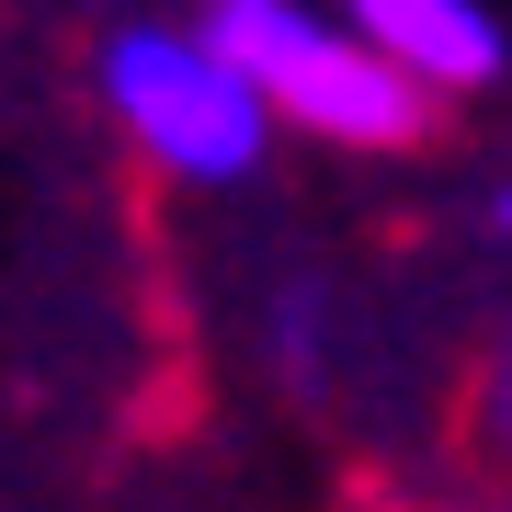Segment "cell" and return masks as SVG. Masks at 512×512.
<instances>
[{"label": "cell", "instance_id": "1", "mask_svg": "<svg viewBox=\"0 0 512 512\" xmlns=\"http://www.w3.org/2000/svg\"><path fill=\"white\" fill-rule=\"evenodd\" d=\"M194 35L228 57L262 92L274 137H319V148H365V160H399L444 126V103H421L376 46L342 35L330 0H194Z\"/></svg>", "mask_w": 512, "mask_h": 512}, {"label": "cell", "instance_id": "2", "mask_svg": "<svg viewBox=\"0 0 512 512\" xmlns=\"http://www.w3.org/2000/svg\"><path fill=\"white\" fill-rule=\"evenodd\" d=\"M92 92L114 114V137H126L160 183H183V194H239L274 160L262 92L194 35V23H114L92 46Z\"/></svg>", "mask_w": 512, "mask_h": 512}, {"label": "cell", "instance_id": "3", "mask_svg": "<svg viewBox=\"0 0 512 512\" xmlns=\"http://www.w3.org/2000/svg\"><path fill=\"white\" fill-rule=\"evenodd\" d=\"M353 46H376L421 103H478L512 80V23L501 0H330Z\"/></svg>", "mask_w": 512, "mask_h": 512}, {"label": "cell", "instance_id": "4", "mask_svg": "<svg viewBox=\"0 0 512 512\" xmlns=\"http://www.w3.org/2000/svg\"><path fill=\"white\" fill-rule=\"evenodd\" d=\"M467 421H478V444L512 467V330L490 342V365H478V387H467Z\"/></svg>", "mask_w": 512, "mask_h": 512}, {"label": "cell", "instance_id": "5", "mask_svg": "<svg viewBox=\"0 0 512 512\" xmlns=\"http://www.w3.org/2000/svg\"><path fill=\"white\" fill-rule=\"evenodd\" d=\"M490 239L512 251V183H490Z\"/></svg>", "mask_w": 512, "mask_h": 512}]
</instances>
